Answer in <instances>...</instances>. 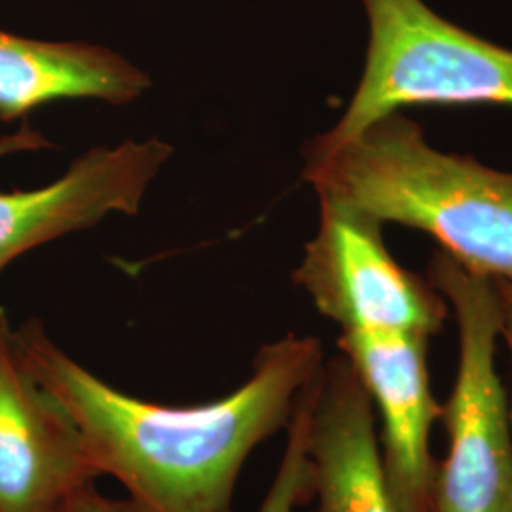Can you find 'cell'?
I'll use <instances>...</instances> for the list:
<instances>
[{"instance_id": "11", "label": "cell", "mask_w": 512, "mask_h": 512, "mask_svg": "<svg viewBox=\"0 0 512 512\" xmlns=\"http://www.w3.org/2000/svg\"><path fill=\"white\" fill-rule=\"evenodd\" d=\"M311 395L313 380L304 387L296 401L293 416L287 425L285 454L258 512H294L313 501V471L308 454Z\"/></svg>"}, {"instance_id": "9", "label": "cell", "mask_w": 512, "mask_h": 512, "mask_svg": "<svg viewBox=\"0 0 512 512\" xmlns=\"http://www.w3.org/2000/svg\"><path fill=\"white\" fill-rule=\"evenodd\" d=\"M308 454L313 512H399L385 482L376 408L344 355L313 378Z\"/></svg>"}, {"instance_id": "5", "label": "cell", "mask_w": 512, "mask_h": 512, "mask_svg": "<svg viewBox=\"0 0 512 512\" xmlns=\"http://www.w3.org/2000/svg\"><path fill=\"white\" fill-rule=\"evenodd\" d=\"M319 205L317 234L293 275L317 311L342 332L437 334L448 304L427 279L391 256L382 224L338 203Z\"/></svg>"}, {"instance_id": "1", "label": "cell", "mask_w": 512, "mask_h": 512, "mask_svg": "<svg viewBox=\"0 0 512 512\" xmlns=\"http://www.w3.org/2000/svg\"><path fill=\"white\" fill-rule=\"evenodd\" d=\"M19 363L78 429L97 473L114 476L135 512H232L243 465L285 429L325 363L313 336L262 346L251 376L219 401L150 403L103 382L37 319L14 329Z\"/></svg>"}, {"instance_id": "10", "label": "cell", "mask_w": 512, "mask_h": 512, "mask_svg": "<svg viewBox=\"0 0 512 512\" xmlns=\"http://www.w3.org/2000/svg\"><path fill=\"white\" fill-rule=\"evenodd\" d=\"M148 88L145 71L107 48L0 31V120L4 122L67 99L129 105Z\"/></svg>"}, {"instance_id": "3", "label": "cell", "mask_w": 512, "mask_h": 512, "mask_svg": "<svg viewBox=\"0 0 512 512\" xmlns=\"http://www.w3.org/2000/svg\"><path fill=\"white\" fill-rule=\"evenodd\" d=\"M427 281L454 311L459 330L458 376L440 418L448 452L437 461L429 512H512V421L495 366L501 336L495 279L437 249Z\"/></svg>"}, {"instance_id": "6", "label": "cell", "mask_w": 512, "mask_h": 512, "mask_svg": "<svg viewBox=\"0 0 512 512\" xmlns=\"http://www.w3.org/2000/svg\"><path fill=\"white\" fill-rule=\"evenodd\" d=\"M50 147L31 128L0 137V158ZM158 137L95 147L54 181L35 190L0 192V274L48 241L86 230L109 215H135L148 186L173 156Z\"/></svg>"}, {"instance_id": "13", "label": "cell", "mask_w": 512, "mask_h": 512, "mask_svg": "<svg viewBox=\"0 0 512 512\" xmlns=\"http://www.w3.org/2000/svg\"><path fill=\"white\" fill-rule=\"evenodd\" d=\"M495 287H497L499 302H501V338L505 340L507 348L511 351L512 359V281L495 279ZM509 410H511L512 421V399Z\"/></svg>"}, {"instance_id": "4", "label": "cell", "mask_w": 512, "mask_h": 512, "mask_svg": "<svg viewBox=\"0 0 512 512\" xmlns=\"http://www.w3.org/2000/svg\"><path fill=\"white\" fill-rule=\"evenodd\" d=\"M365 71L348 109L313 148H332L412 105L512 107V50L476 37L423 0H363Z\"/></svg>"}, {"instance_id": "2", "label": "cell", "mask_w": 512, "mask_h": 512, "mask_svg": "<svg viewBox=\"0 0 512 512\" xmlns=\"http://www.w3.org/2000/svg\"><path fill=\"white\" fill-rule=\"evenodd\" d=\"M302 177L319 200L418 228L469 270L512 281V173L431 147L401 110L308 148Z\"/></svg>"}, {"instance_id": "8", "label": "cell", "mask_w": 512, "mask_h": 512, "mask_svg": "<svg viewBox=\"0 0 512 512\" xmlns=\"http://www.w3.org/2000/svg\"><path fill=\"white\" fill-rule=\"evenodd\" d=\"M338 348L384 421L385 482L399 512H429L437 461L429 435L442 418L429 385V336L418 332H342Z\"/></svg>"}, {"instance_id": "7", "label": "cell", "mask_w": 512, "mask_h": 512, "mask_svg": "<svg viewBox=\"0 0 512 512\" xmlns=\"http://www.w3.org/2000/svg\"><path fill=\"white\" fill-rule=\"evenodd\" d=\"M0 308V512H59L99 473L63 408L19 363Z\"/></svg>"}, {"instance_id": "12", "label": "cell", "mask_w": 512, "mask_h": 512, "mask_svg": "<svg viewBox=\"0 0 512 512\" xmlns=\"http://www.w3.org/2000/svg\"><path fill=\"white\" fill-rule=\"evenodd\" d=\"M59 512H135L128 499L114 501L95 488V482L76 490Z\"/></svg>"}]
</instances>
